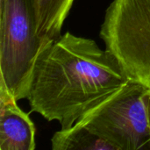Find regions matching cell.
<instances>
[{
	"instance_id": "obj_5",
	"label": "cell",
	"mask_w": 150,
	"mask_h": 150,
	"mask_svg": "<svg viewBox=\"0 0 150 150\" xmlns=\"http://www.w3.org/2000/svg\"><path fill=\"white\" fill-rule=\"evenodd\" d=\"M17 101L0 85V150H34L35 127Z\"/></svg>"
},
{
	"instance_id": "obj_7",
	"label": "cell",
	"mask_w": 150,
	"mask_h": 150,
	"mask_svg": "<svg viewBox=\"0 0 150 150\" xmlns=\"http://www.w3.org/2000/svg\"><path fill=\"white\" fill-rule=\"evenodd\" d=\"M51 143L54 150H115L105 140L76 124L56 132Z\"/></svg>"
},
{
	"instance_id": "obj_6",
	"label": "cell",
	"mask_w": 150,
	"mask_h": 150,
	"mask_svg": "<svg viewBox=\"0 0 150 150\" xmlns=\"http://www.w3.org/2000/svg\"><path fill=\"white\" fill-rule=\"evenodd\" d=\"M75 0H35L38 36L45 41L59 38Z\"/></svg>"
},
{
	"instance_id": "obj_2",
	"label": "cell",
	"mask_w": 150,
	"mask_h": 150,
	"mask_svg": "<svg viewBox=\"0 0 150 150\" xmlns=\"http://www.w3.org/2000/svg\"><path fill=\"white\" fill-rule=\"evenodd\" d=\"M48 41L38 36L35 0H0V85L26 98L36 59Z\"/></svg>"
},
{
	"instance_id": "obj_1",
	"label": "cell",
	"mask_w": 150,
	"mask_h": 150,
	"mask_svg": "<svg viewBox=\"0 0 150 150\" xmlns=\"http://www.w3.org/2000/svg\"><path fill=\"white\" fill-rule=\"evenodd\" d=\"M129 80L111 52L100 48L93 40L68 32L40 50L26 98L33 112L68 129Z\"/></svg>"
},
{
	"instance_id": "obj_3",
	"label": "cell",
	"mask_w": 150,
	"mask_h": 150,
	"mask_svg": "<svg viewBox=\"0 0 150 150\" xmlns=\"http://www.w3.org/2000/svg\"><path fill=\"white\" fill-rule=\"evenodd\" d=\"M149 89L129 80L102 98L75 123L99 136L115 150L149 149L150 131L144 97Z\"/></svg>"
},
{
	"instance_id": "obj_8",
	"label": "cell",
	"mask_w": 150,
	"mask_h": 150,
	"mask_svg": "<svg viewBox=\"0 0 150 150\" xmlns=\"http://www.w3.org/2000/svg\"><path fill=\"white\" fill-rule=\"evenodd\" d=\"M144 101H145V105H146V110H147V115H148V121H149V127L150 131V90L147 91L145 97H144ZM150 150V142H149V149Z\"/></svg>"
},
{
	"instance_id": "obj_4",
	"label": "cell",
	"mask_w": 150,
	"mask_h": 150,
	"mask_svg": "<svg viewBox=\"0 0 150 150\" xmlns=\"http://www.w3.org/2000/svg\"><path fill=\"white\" fill-rule=\"evenodd\" d=\"M100 37L130 80L150 90V0H113Z\"/></svg>"
}]
</instances>
